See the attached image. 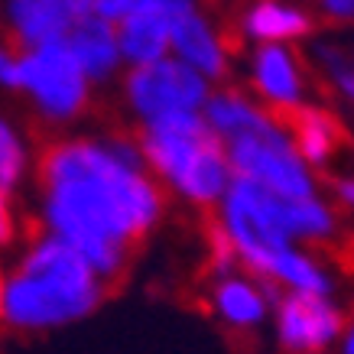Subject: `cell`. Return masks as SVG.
Returning a JSON list of instances; mask_svg holds the SVG:
<instances>
[{
  "mask_svg": "<svg viewBox=\"0 0 354 354\" xmlns=\"http://www.w3.org/2000/svg\"><path fill=\"white\" fill-rule=\"evenodd\" d=\"M309 65L292 46H254L247 55V82L263 111L273 118H292L309 104Z\"/></svg>",
  "mask_w": 354,
  "mask_h": 354,
  "instance_id": "9c48e42d",
  "label": "cell"
},
{
  "mask_svg": "<svg viewBox=\"0 0 354 354\" xmlns=\"http://www.w3.org/2000/svg\"><path fill=\"white\" fill-rule=\"evenodd\" d=\"M13 208H10V189L0 185V247L13 241Z\"/></svg>",
  "mask_w": 354,
  "mask_h": 354,
  "instance_id": "d4e9b609",
  "label": "cell"
},
{
  "mask_svg": "<svg viewBox=\"0 0 354 354\" xmlns=\"http://www.w3.org/2000/svg\"><path fill=\"white\" fill-rule=\"evenodd\" d=\"M169 55L195 68L205 82H225L234 62V43L195 3L169 23Z\"/></svg>",
  "mask_w": 354,
  "mask_h": 354,
  "instance_id": "30bf717a",
  "label": "cell"
},
{
  "mask_svg": "<svg viewBox=\"0 0 354 354\" xmlns=\"http://www.w3.org/2000/svg\"><path fill=\"white\" fill-rule=\"evenodd\" d=\"M26 162H30V153H26L23 137L10 120L0 118V185H7L13 192L26 176Z\"/></svg>",
  "mask_w": 354,
  "mask_h": 354,
  "instance_id": "44dd1931",
  "label": "cell"
},
{
  "mask_svg": "<svg viewBox=\"0 0 354 354\" xmlns=\"http://www.w3.org/2000/svg\"><path fill=\"white\" fill-rule=\"evenodd\" d=\"M202 120L221 143H227V140H237V137H244V133H250V130L263 127L267 120H273V114L263 111L244 91L221 88V91H212V95L205 97Z\"/></svg>",
  "mask_w": 354,
  "mask_h": 354,
  "instance_id": "e0dca14e",
  "label": "cell"
},
{
  "mask_svg": "<svg viewBox=\"0 0 354 354\" xmlns=\"http://www.w3.org/2000/svg\"><path fill=\"white\" fill-rule=\"evenodd\" d=\"M137 147L153 179L195 208H215L234 179L225 143L205 127L202 111H183L143 124Z\"/></svg>",
  "mask_w": 354,
  "mask_h": 354,
  "instance_id": "3957f363",
  "label": "cell"
},
{
  "mask_svg": "<svg viewBox=\"0 0 354 354\" xmlns=\"http://www.w3.org/2000/svg\"><path fill=\"white\" fill-rule=\"evenodd\" d=\"M49 124H72L82 118L91 97V85L82 75L75 55L68 53L65 39L46 43L20 53V88Z\"/></svg>",
  "mask_w": 354,
  "mask_h": 354,
  "instance_id": "8992f818",
  "label": "cell"
},
{
  "mask_svg": "<svg viewBox=\"0 0 354 354\" xmlns=\"http://www.w3.org/2000/svg\"><path fill=\"white\" fill-rule=\"evenodd\" d=\"M0 88H20V53L10 46H0Z\"/></svg>",
  "mask_w": 354,
  "mask_h": 354,
  "instance_id": "603a6c76",
  "label": "cell"
},
{
  "mask_svg": "<svg viewBox=\"0 0 354 354\" xmlns=\"http://www.w3.org/2000/svg\"><path fill=\"white\" fill-rule=\"evenodd\" d=\"M208 95H212V82H205L195 68L172 55L160 62L127 68V78H124V97H127L133 118L140 120V127L169 118V114L202 111Z\"/></svg>",
  "mask_w": 354,
  "mask_h": 354,
  "instance_id": "52a82bcc",
  "label": "cell"
},
{
  "mask_svg": "<svg viewBox=\"0 0 354 354\" xmlns=\"http://www.w3.org/2000/svg\"><path fill=\"white\" fill-rule=\"evenodd\" d=\"M315 7L332 23H351L354 17V0H315Z\"/></svg>",
  "mask_w": 354,
  "mask_h": 354,
  "instance_id": "cb8c5ba5",
  "label": "cell"
},
{
  "mask_svg": "<svg viewBox=\"0 0 354 354\" xmlns=\"http://www.w3.org/2000/svg\"><path fill=\"white\" fill-rule=\"evenodd\" d=\"M286 231L299 247H328L342 234L338 208L319 192L309 198H292L286 202Z\"/></svg>",
  "mask_w": 354,
  "mask_h": 354,
  "instance_id": "d6986e66",
  "label": "cell"
},
{
  "mask_svg": "<svg viewBox=\"0 0 354 354\" xmlns=\"http://www.w3.org/2000/svg\"><path fill=\"white\" fill-rule=\"evenodd\" d=\"M82 17H88L82 0H7L3 20L20 49L59 43Z\"/></svg>",
  "mask_w": 354,
  "mask_h": 354,
  "instance_id": "7c38bea8",
  "label": "cell"
},
{
  "mask_svg": "<svg viewBox=\"0 0 354 354\" xmlns=\"http://www.w3.org/2000/svg\"><path fill=\"white\" fill-rule=\"evenodd\" d=\"M277 344L283 354H325L342 342L344 309L335 296H309V292H279L273 302Z\"/></svg>",
  "mask_w": 354,
  "mask_h": 354,
  "instance_id": "ba28073f",
  "label": "cell"
},
{
  "mask_svg": "<svg viewBox=\"0 0 354 354\" xmlns=\"http://www.w3.org/2000/svg\"><path fill=\"white\" fill-rule=\"evenodd\" d=\"M88 17H97V20H108V23H120L127 13L133 10H147L150 0H82Z\"/></svg>",
  "mask_w": 354,
  "mask_h": 354,
  "instance_id": "7402d4cb",
  "label": "cell"
},
{
  "mask_svg": "<svg viewBox=\"0 0 354 354\" xmlns=\"http://www.w3.org/2000/svg\"><path fill=\"white\" fill-rule=\"evenodd\" d=\"M108 283L53 234L36 237L17 270L0 279V322L13 332H49L88 319Z\"/></svg>",
  "mask_w": 354,
  "mask_h": 354,
  "instance_id": "7a4b0ae2",
  "label": "cell"
},
{
  "mask_svg": "<svg viewBox=\"0 0 354 354\" xmlns=\"http://www.w3.org/2000/svg\"><path fill=\"white\" fill-rule=\"evenodd\" d=\"M328 202L335 205V208H351L354 202V183L348 179V176H335L332 179V198Z\"/></svg>",
  "mask_w": 354,
  "mask_h": 354,
  "instance_id": "484cf974",
  "label": "cell"
},
{
  "mask_svg": "<svg viewBox=\"0 0 354 354\" xmlns=\"http://www.w3.org/2000/svg\"><path fill=\"white\" fill-rule=\"evenodd\" d=\"M279 290L273 283H263V279L250 277V273H225V277H215L212 283V312L218 319L234 328V332H254L267 322L270 309L277 302Z\"/></svg>",
  "mask_w": 354,
  "mask_h": 354,
  "instance_id": "4fadbf2b",
  "label": "cell"
},
{
  "mask_svg": "<svg viewBox=\"0 0 354 354\" xmlns=\"http://www.w3.org/2000/svg\"><path fill=\"white\" fill-rule=\"evenodd\" d=\"M283 124L290 130L296 153L306 160V166H309L312 172L328 169L344 147L342 120H338V114L322 108V104H312L309 101V104H302V108L296 111L292 118L283 120Z\"/></svg>",
  "mask_w": 354,
  "mask_h": 354,
  "instance_id": "9a60e30c",
  "label": "cell"
},
{
  "mask_svg": "<svg viewBox=\"0 0 354 354\" xmlns=\"http://www.w3.org/2000/svg\"><path fill=\"white\" fill-rule=\"evenodd\" d=\"M46 234L59 237L104 283L160 225L166 198L133 137H68L39 162Z\"/></svg>",
  "mask_w": 354,
  "mask_h": 354,
  "instance_id": "6da1fadb",
  "label": "cell"
},
{
  "mask_svg": "<svg viewBox=\"0 0 354 354\" xmlns=\"http://www.w3.org/2000/svg\"><path fill=\"white\" fill-rule=\"evenodd\" d=\"M279 292H309V296H335V277L325 263L312 257L306 247L292 244L270 260L267 279Z\"/></svg>",
  "mask_w": 354,
  "mask_h": 354,
  "instance_id": "ac0fdd59",
  "label": "cell"
},
{
  "mask_svg": "<svg viewBox=\"0 0 354 354\" xmlns=\"http://www.w3.org/2000/svg\"><path fill=\"white\" fill-rule=\"evenodd\" d=\"M309 72H319V78H325V85L332 88L342 101L354 97V75H351V53L342 43L332 39H315L309 49Z\"/></svg>",
  "mask_w": 354,
  "mask_h": 354,
  "instance_id": "ffe728a7",
  "label": "cell"
},
{
  "mask_svg": "<svg viewBox=\"0 0 354 354\" xmlns=\"http://www.w3.org/2000/svg\"><path fill=\"white\" fill-rule=\"evenodd\" d=\"M169 23L172 17L162 10H133L120 23H114L118 49L127 68L160 62L169 55Z\"/></svg>",
  "mask_w": 354,
  "mask_h": 354,
  "instance_id": "2e32d148",
  "label": "cell"
},
{
  "mask_svg": "<svg viewBox=\"0 0 354 354\" xmlns=\"http://www.w3.org/2000/svg\"><path fill=\"white\" fill-rule=\"evenodd\" d=\"M315 32V17L299 0H250L237 13V36L250 46H292Z\"/></svg>",
  "mask_w": 354,
  "mask_h": 354,
  "instance_id": "8fae6325",
  "label": "cell"
},
{
  "mask_svg": "<svg viewBox=\"0 0 354 354\" xmlns=\"http://www.w3.org/2000/svg\"><path fill=\"white\" fill-rule=\"evenodd\" d=\"M225 156L234 179L257 183L260 189H267V192L279 195L286 202L309 198V195L319 192L315 172L296 153L290 130L279 118L267 120L263 127L250 130L244 137L227 140Z\"/></svg>",
  "mask_w": 354,
  "mask_h": 354,
  "instance_id": "5b68a950",
  "label": "cell"
},
{
  "mask_svg": "<svg viewBox=\"0 0 354 354\" xmlns=\"http://www.w3.org/2000/svg\"><path fill=\"white\" fill-rule=\"evenodd\" d=\"M65 46H68V53L75 55L88 85H108L111 78H118L120 68H124V59H120L118 49V32H114V23L108 20L82 17L68 30Z\"/></svg>",
  "mask_w": 354,
  "mask_h": 354,
  "instance_id": "5bb4252c",
  "label": "cell"
},
{
  "mask_svg": "<svg viewBox=\"0 0 354 354\" xmlns=\"http://www.w3.org/2000/svg\"><path fill=\"white\" fill-rule=\"evenodd\" d=\"M215 231L221 234L237 267L257 279H267L270 260L279 250L292 247V237L286 231V198L260 189L247 179H231L221 202L215 205Z\"/></svg>",
  "mask_w": 354,
  "mask_h": 354,
  "instance_id": "277c9868",
  "label": "cell"
}]
</instances>
